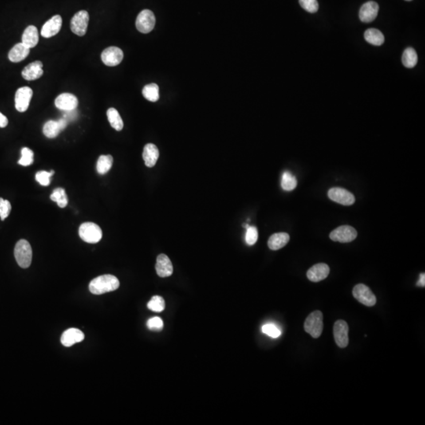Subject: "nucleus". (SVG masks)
Instances as JSON below:
<instances>
[{
    "instance_id": "28",
    "label": "nucleus",
    "mask_w": 425,
    "mask_h": 425,
    "mask_svg": "<svg viewBox=\"0 0 425 425\" xmlns=\"http://www.w3.org/2000/svg\"><path fill=\"white\" fill-rule=\"evenodd\" d=\"M113 157L111 155H101L99 157L96 165V170L101 175L107 174L113 166Z\"/></svg>"
},
{
    "instance_id": "11",
    "label": "nucleus",
    "mask_w": 425,
    "mask_h": 425,
    "mask_svg": "<svg viewBox=\"0 0 425 425\" xmlns=\"http://www.w3.org/2000/svg\"><path fill=\"white\" fill-rule=\"evenodd\" d=\"M33 92L29 87L18 88L15 94V108L18 112L23 113L28 110Z\"/></svg>"
},
{
    "instance_id": "19",
    "label": "nucleus",
    "mask_w": 425,
    "mask_h": 425,
    "mask_svg": "<svg viewBox=\"0 0 425 425\" xmlns=\"http://www.w3.org/2000/svg\"><path fill=\"white\" fill-rule=\"evenodd\" d=\"M157 273L160 277H168L173 274L174 267L168 256L166 254H160L157 258L155 265Z\"/></svg>"
},
{
    "instance_id": "18",
    "label": "nucleus",
    "mask_w": 425,
    "mask_h": 425,
    "mask_svg": "<svg viewBox=\"0 0 425 425\" xmlns=\"http://www.w3.org/2000/svg\"><path fill=\"white\" fill-rule=\"evenodd\" d=\"M84 335L80 330L76 328H69L63 332L61 337V344L66 347H72L76 343L82 342Z\"/></svg>"
},
{
    "instance_id": "1",
    "label": "nucleus",
    "mask_w": 425,
    "mask_h": 425,
    "mask_svg": "<svg viewBox=\"0 0 425 425\" xmlns=\"http://www.w3.org/2000/svg\"><path fill=\"white\" fill-rule=\"evenodd\" d=\"M120 286L119 279L113 275H103L92 280L89 284V291L94 295H103L114 292Z\"/></svg>"
},
{
    "instance_id": "3",
    "label": "nucleus",
    "mask_w": 425,
    "mask_h": 425,
    "mask_svg": "<svg viewBox=\"0 0 425 425\" xmlns=\"http://www.w3.org/2000/svg\"><path fill=\"white\" fill-rule=\"evenodd\" d=\"M323 328V313L320 311H314L307 316L304 324V328L305 332L309 334L314 339L320 337L322 334Z\"/></svg>"
},
{
    "instance_id": "5",
    "label": "nucleus",
    "mask_w": 425,
    "mask_h": 425,
    "mask_svg": "<svg viewBox=\"0 0 425 425\" xmlns=\"http://www.w3.org/2000/svg\"><path fill=\"white\" fill-rule=\"evenodd\" d=\"M352 293L353 296L363 305L368 307L376 305V296L370 290V288L364 284H357L353 289Z\"/></svg>"
},
{
    "instance_id": "13",
    "label": "nucleus",
    "mask_w": 425,
    "mask_h": 425,
    "mask_svg": "<svg viewBox=\"0 0 425 425\" xmlns=\"http://www.w3.org/2000/svg\"><path fill=\"white\" fill-rule=\"evenodd\" d=\"M78 99L71 93H62L56 98L55 104L58 109L63 111L76 110L78 107Z\"/></svg>"
},
{
    "instance_id": "10",
    "label": "nucleus",
    "mask_w": 425,
    "mask_h": 425,
    "mask_svg": "<svg viewBox=\"0 0 425 425\" xmlns=\"http://www.w3.org/2000/svg\"><path fill=\"white\" fill-rule=\"evenodd\" d=\"M331 200L343 206H351L355 202V197L352 193L342 187H332L328 192Z\"/></svg>"
},
{
    "instance_id": "37",
    "label": "nucleus",
    "mask_w": 425,
    "mask_h": 425,
    "mask_svg": "<svg viewBox=\"0 0 425 425\" xmlns=\"http://www.w3.org/2000/svg\"><path fill=\"white\" fill-rule=\"evenodd\" d=\"M11 211V204L8 200H5L2 198H0V218L2 221L6 219L8 216L10 215Z\"/></svg>"
},
{
    "instance_id": "27",
    "label": "nucleus",
    "mask_w": 425,
    "mask_h": 425,
    "mask_svg": "<svg viewBox=\"0 0 425 425\" xmlns=\"http://www.w3.org/2000/svg\"><path fill=\"white\" fill-rule=\"evenodd\" d=\"M107 119L113 128L117 131H121L124 127V123L119 111L115 108H110L107 111Z\"/></svg>"
},
{
    "instance_id": "4",
    "label": "nucleus",
    "mask_w": 425,
    "mask_h": 425,
    "mask_svg": "<svg viewBox=\"0 0 425 425\" xmlns=\"http://www.w3.org/2000/svg\"><path fill=\"white\" fill-rule=\"evenodd\" d=\"M79 236L84 242L97 243L101 241L103 232L99 225L93 222H85L79 228Z\"/></svg>"
},
{
    "instance_id": "29",
    "label": "nucleus",
    "mask_w": 425,
    "mask_h": 425,
    "mask_svg": "<svg viewBox=\"0 0 425 425\" xmlns=\"http://www.w3.org/2000/svg\"><path fill=\"white\" fill-rule=\"evenodd\" d=\"M143 97L148 101L157 102L159 99V87L156 84H150L143 88Z\"/></svg>"
},
{
    "instance_id": "31",
    "label": "nucleus",
    "mask_w": 425,
    "mask_h": 425,
    "mask_svg": "<svg viewBox=\"0 0 425 425\" xmlns=\"http://www.w3.org/2000/svg\"><path fill=\"white\" fill-rule=\"evenodd\" d=\"M281 186L284 191H292L297 186V180L289 172H284L282 176Z\"/></svg>"
},
{
    "instance_id": "2",
    "label": "nucleus",
    "mask_w": 425,
    "mask_h": 425,
    "mask_svg": "<svg viewBox=\"0 0 425 425\" xmlns=\"http://www.w3.org/2000/svg\"><path fill=\"white\" fill-rule=\"evenodd\" d=\"M14 257L20 267L29 268L33 259V250L30 243L25 240H20L14 248Z\"/></svg>"
},
{
    "instance_id": "16",
    "label": "nucleus",
    "mask_w": 425,
    "mask_h": 425,
    "mask_svg": "<svg viewBox=\"0 0 425 425\" xmlns=\"http://www.w3.org/2000/svg\"><path fill=\"white\" fill-rule=\"evenodd\" d=\"M329 273L330 269L328 265L324 263L316 264L307 271V278L312 282H320L326 279Z\"/></svg>"
},
{
    "instance_id": "42",
    "label": "nucleus",
    "mask_w": 425,
    "mask_h": 425,
    "mask_svg": "<svg viewBox=\"0 0 425 425\" xmlns=\"http://www.w3.org/2000/svg\"><path fill=\"white\" fill-rule=\"evenodd\" d=\"M418 286L421 287H425V273H422L421 274V277H420V280L418 283Z\"/></svg>"
},
{
    "instance_id": "24",
    "label": "nucleus",
    "mask_w": 425,
    "mask_h": 425,
    "mask_svg": "<svg viewBox=\"0 0 425 425\" xmlns=\"http://www.w3.org/2000/svg\"><path fill=\"white\" fill-rule=\"evenodd\" d=\"M364 39L368 44L374 46H381L384 43V36L376 29H368L364 34Z\"/></svg>"
},
{
    "instance_id": "39",
    "label": "nucleus",
    "mask_w": 425,
    "mask_h": 425,
    "mask_svg": "<svg viewBox=\"0 0 425 425\" xmlns=\"http://www.w3.org/2000/svg\"><path fill=\"white\" fill-rule=\"evenodd\" d=\"M147 325L149 329L153 330V331H159L163 328V321L160 317L155 316V317L149 319Z\"/></svg>"
},
{
    "instance_id": "38",
    "label": "nucleus",
    "mask_w": 425,
    "mask_h": 425,
    "mask_svg": "<svg viewBox=\"0 0 425 425\" xmlns=\"http://www.w3.org/2000/svg\"><path fill=\"white\" fill-rule=\"evenodd\" d=\"M262 332L272 338L279 337L280 336V334H281L280 330L273 324H265L262 327Z\"/></svg>"
},
{
    "instance_id": "21",
    "label": "nucleus",
    "mask_w": 425,
    "mask_h": 425,
    "mask_svg": "<svg viewBox=\"0 0 425 425\" xmlns=\"http://www.w3.org/2000/svg\"><path fill=\"white\" fill-rule=\"evenodd\" d=\"M29 52L30 49L29 48H27L22 43H19L10 50L8 54V59L12 62H20L28 57Z\"/></svg>"
},
{
    "instance_id": "14",
    "label": "nucleus",
    "mask_w": 425,
    "mask_h": 425,
    "mask_svg": "<svg viewBox=\"0 0 425 425\" xmlns=\"http://www.w3.org/2000/svg\"><path fill=\"white\" fill-rule=\"evenodd\" d=\"M379 12V5L374 1L363 4L359 11V18L364 23H369L376 19Z\"/></svg>"
},
{
    "instance_id": "40",
    "label": "nucleus",
    "mask_w": 425,
    "mask_h": 425,
    "mask_svg": "<svg viewBox=\"0 0 425 425\" xmlns=\"http://www.w3.org/2000/svg\"><path fill=\"white\" fill-rule=\"evenodd\" d=\"M65 114L64 115V116H63V118H64L67 121L74 120V119H76L77 113H76V110H73V111H65Z\"/></svg>"
},
{
    "instance_id": "41",
    "label": "nucleus",
    "mask_w": 425,
    "mask_h": 425,
    "mask_svg": "<svg viewBox=\"0 0 425 425\" xmlns=\"http://www.w3.org/2000/svg\"><path fill=\"white\" fill-rule=\"evenodd\" d=\"M8 124V119L5 115L0 112V128H5Z\"/></svg>"
},
{
    "instance_id": "25",
    "label": "nucleus",
    "mask_w": 425,
    "mask_h": 425,
    "mask_svg": "<svg viewBox=\"0 0 425 425\" xmlns=\"http://www.w3.org/2000/svg\"><path fill=\"white\" fill-rule=\"evenodd\" d=\"M62 131L59 121H48L44 124L43 132L46 137L50 139L57 137L58 135Z\"/></svg>"
},
{
    "instance_id": "34",
    "label": "nucleus",
    "mask_w": 425,
    "mask_h": 425,
    "mask_svg": "<svg viewBox=\"0 0 425 425\" xmlns=\"http://www.w3.org/2000/svg\"><path fill=\"white\" fill-rule=\"evenodd\" d=\"M55 174V171H40L36 174V180L42 186H48L51 183V178Z\"/></svg>"
},
{
    "instance_id": "6",
    "label": "nucleus",
    "mask_w": 425,
    "mask_h": 425,
    "mask_svg": "<svg viewBox=\"0 0 425 425\" xmlns=\"http://www.w3.org/2000/svg\"><path fill=\"white\" fill-rule=\"evenodd\" d=\"M88 22H89V14L88 12L86 10H80L71 19V31L79 37H83L87 33Z\"/></svg>"
},
{
    "instance_id": "15",
    "label": "nucleus",
    "mask_w": 425,
    "mask_h": 425,
    "mask_svg": "<svg viewBox=\"0 0 425 425\" xmlns=\"http://www.w3.org/2000/svg\"><path fill=\"white\" fill-rule=\"evenodd\" d=\"M62 25V19L60 15H55L48 20L43 25L41 29V36L44 38H51L60 33Z\"/></svg>"
},
{
    "instance_id": "20",
    "label": "nucleus",
    "mask_w": 425,
    "mask_h": 425,
    "mask_svg": "<svg viewBox=\"0 0 425 425\" xmlns=\"http://www.w3.org/2000/svg\"><path fill=\"white\" fill-rule=\"evenodd\" d=\"M38 42L39 33L37 27L33 25L27 27L22 35L21 43L30 49L37 46Z\"/></svg>"
},
{
    "instance_id": "30",
    "label": "nucleus",
    "mask_w": 425,
    "mask_h": 425,
    "mask_svg": "<svg viewBox=\"0 0 425 425\" xmlns=\"http://www.w3.org/2000/svg\"><path fill=\"white\" fill-rule=\"evenodd\" d=\"M51 199L54 202H57L58 206L60 208H65L68 204V197L65 190L61 187L54 190L53 193L51 194Z\"/></svg>"
},
{
    "instance_id": "32",
    "label": "nucleus",
    "mask_w": 425,
    "mask_h": 425,
    "mask_svg": "<svg viewBox=\"0 0 425 425\" xmlns=\"http://www.w3.org/2000/svg\"><path fill=\"white\" fill-rule=\"evenodd\" d=\"M147 307H148L149 309H151L154 312H158V313L162 312V311L164 310L165 307H166L164 299L161 296H153L152 299L147 304Z\"/></svg>"
},
{
    "instance_id": "33",
    "label": "nucleus",
    "mask_w": 425,
    "mask_h": 425,
    "mask_svg": "<svg viewBox=\"0 0 425 425\" xmlns=\"http://www.w3.org/2000/svg\"><path fill=\"white\" fill-rule=\"evenodd\" d=\"M34 161V153L28 147L21 149V157L18 164L22 166H29L33 164Z\"/></svg>"
},
{
    "instance_id": "17",
    "label": "nucleus",
    "mask_w": 425,
    "mask_h": 425,
    "mask_svg": "<svg viewBox=\"0 0 425 425\" xmlns=\"http://www.w3.org/2000/svg\"><path fill=\"white\" fill-rule=\"evenodd\" d=\"M44 74L43 63L40 61H35L30 63L21 72V76L26 80H35L40 78Z\"/></svg>"
},
{
    "instance_id": "23",
    "label": "nucleus",
    "mask_w": 425,
    "mask_h": 425,
    "mask_svg": "<svg viewBox=\"0 0 425 425\" xmlns=\"http://www.w3.org/2000/svg\"><path fill=\"white\" fill-rule=\"evenodd\" d=\"M289 241H290V237L288 233H275L273 236L269 237L268 246L271 250H280L281 248L286 246Z\"/></svg>"
},
{
    "instance_id": "9",
    "label": "nucleus",
    "mask_w": 425,
    "mask_h": 425,
    "mask_svg": "<svg viewBox=\"0 0 425 425\" xmlns=\"http://www.w3.org/2000/svg\"><path fill=\"white\" fill-rule=\"evenodd\" d=\"M349 327L345 320H339L334 324L333 335L334 339L338 347L340 348H345L349 344Z\"/></svg>"
},
{
    "instance_id": "22",
    "label": "nucleus",
    "mask_w": 425,
    "mask_h": 425,
    "mask_svg": "<svg viewBox=\"0 0 425 425\" xmlns=\"http://www.w3.org/2000/svg\"><path fill=\"white\" fill-rule=\"evenodd\" d=\"M159 157L158 147L153 143H147L143 148V158L146 166L149 168L155 166Z\"/></svg>"
},
{
    "instance_id": "43",
    "label": "nucleus",
    "mask_w": 425,
    "mask_h": 425,
    "mask_svg": "<svg viewBox=\"0 0 425 425\" xmlns=\"http://www.w3.org/2000/svg\"><path fill=\"white\" fill-rule=\"evenodd\" d=\"M406 1H412V0H406Z\"/></svg>"
},
{
    "instance_id": "36",
    "label": "nucleus",
    "mask_w": 425,
    "mask_h": 425,
    "mask_svg": "<svg viewBox=\"0 0 425 425\" xmlns=\"http://www.w3.org/2000/svg\"><path fill=\"white\" fill-rule=\"evenodd\" d=\"M257 238H258L257 229L254 226H249L246 229V237H245L246 243L252 246L257 242Z\"/></svg>"
},
{
    "instance_id": "12",
    "label": "nucleus",
    "mask_w": 425,
    "mask_h": 425,
    "mask_svg": "<svg viewBox=\"0 0 425 425\" xmlns=\"http://www.w3.org/2000/svg\"><path fill=\"white\" fill-rule=\"evenodd\" d=\"M124 58V53L122 50L117 47H110L106 48L101 55L103 62L107 66H116L121 62Z\"/></svg>"
},
{
    "instance_id": "35",
    "label": "nucleus",
    "mask_w": 425,
    "mask_h": 425,
    "mask_svg": "<svg viewBox=\"0 0 425 425\" xmlns=\"http://www.w3.org/2000/svg\"><path fill=\"white\" fill-rule=\"evenodd\" d=\"M300 4L304 10L309 13H316L319 9L317 0H300Z\"/></svg>"
},
{
    "instance_id": "7",
    "label": "nucleus",
    "mask_w": 425,
    "mask_h": 425,
    "mask_svg": "<svg viewBox=\"0 0 425 425\" xmlns=\"http://www.w3.org/2000/svg\"><path fill=\"white\" fill-rule=\"evenodd\" d=\"M155 14L150 10H142L135 21L136 29L142 33H150L155 28Z\"/></svg>"
},
{
    "instance_id": "26",
    "label": "nucleus",
    "mask_w": 425,
    "mask_h": 425,
    "mask_svg": "<svg viewBox=\"0 0 425 425\" xmlns=\"http://www.w3.org/2000/svg\"><path fill=\"white\" fill-rule=\"evenodd\" d=\"M418 54L413 48H406L402 55V64L406 68H414L418 64Z\"/></svg>"
},
{
    "instance_id": "8",
    "label": "nucleus",
    "mask_w": 425,
    "mask_h": 425,
    "mask_svg": "<svg viewBox=\"0 0 425 425\" xmlns=\"http://www.w3.org/2000/svg\"><path fill=\"white\" fill-rule=\"evenodd\" d=\"M358 236L356 229L349 225L338 227L330 233V239L335 242L350 243L355 241Z\"/></svg>"
}]
</instances>
